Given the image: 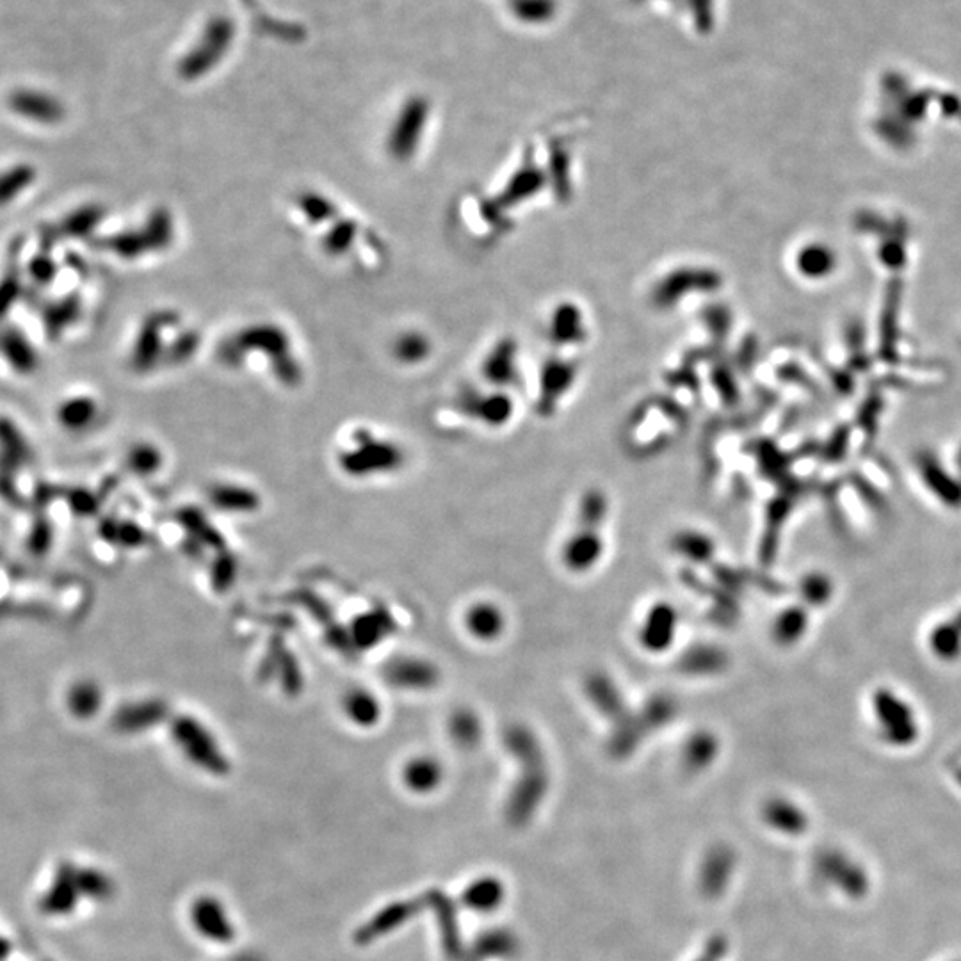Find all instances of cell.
<instances>
[{
	"instance_id": "cell-15",
	"label": "cell",
	"mask_w": 961,
	"mask_h": 961,
	"mask_svg": "<svg viewBox=\"0 0 961 961\" xmlns=\"http://www.w3.org/2000/svg\"><path fill=\"white\" fill-rule=\"evenodd\" d=\"M168 716H170L168 703L161 700H146L138 703L134 709H130L125 721L130 728L146 730V728L157 727L159 723L166 721Z\"/></svg>"
},
{
	"instance_id": "cell-4",
	"label": "cell",
	"mask_w": 961,
	"mask_h": 961,
	"mask_svg": "<svg viewBox=\"0 0 961 961\" xmlns=\"http://www.w3.org/2000/svg\"><path fill=\"white\" fill-rule=\"evenodd\" d=\"M680 618L670 602H655L648 607L638 625V643L643 652L661 655L670 652L679 638Z\"/></svg>"
},
{
	"instance_id": "cell-21",
	"label": "cell",
	"mask_w": 961,
	"mask_h": 961,
	"mask_svg": "<svg viewBox=\"0 0 961 961\" xmlns=\"http://www.w3.org/2000/svg\"><path fill=\"white\" fill-rule=\"evenodd\" d=\"M114 250L118 251L125 259H134V257H141L145 251H150V248H148L143 232H132V234H123L116 237L114 239Z\"/></svg>"
},
{
	"instance_id": "cell-12",
	"label": "cell",
	"mask_w": 961,
	"mask_h": 961,
	"mask_svg": "<svg viewBox=\"0 0 961 961\" xmlns=\"http://www.w3.org/2000/svg\"><path fill=\"white\" fill-rule=\"evenodd\" d=\"M403 780L413 791H429L442 780V766L429 755H417L404 764Z\"/></svg>"
},
{
	"instance_id": "cell-7",
	"label": "cell",
	"mask_w": 961,
	"mask_h": 961,
	"mask_svg": "<svg viewBox=\"0 0 961 961\" xmlns=\"http://www.w3.org/2000/svg\"><path fill=\"white\" fill-rule=\"evenodd\" d=\"M437 666L420 657H397L385 668V679L390 686L403 691H428L437 686Z\"/></svg>"
},
{
	"instance_id": "cell-11",
	"label": "cell",
	"mask_w": 961,
	"mask_h": 961,
	"mask_svg": "<svg viewBox=\"0 0 961 961\" xmlns=\"http://www.w3.org/2000/svg\"><path fill=\"white\" fill-rule=\"evenodd\" d=\"M210 502L227 513H251L259 509L260 497L255 490L239 485H216L209 493Z\"/></svg>"
},
{
	"instance_id": "cell-6",
	"label": "cell",
	"mask_w": 961,
	"mask_h": 961,
	"mask_svg": "<svg viewBox=\"0 0 961 961\" xmlns=\"http://www.w3.org/2000/svg\"><path fill=\"white\" fill-rule=\"evenodd\" d=\"M463 627L477 643H497L508 630V614L499 602L476 600L463 614Z\"/></svg>"
},
{
	"instance_id": "cell-8",
	"label": "cell",
	"mask_w": 961,
	"mask_h": 961,
	"mask_svg": "<svg viewBox=\"0 0 961 961\" xmlns=\"http://www.w3.org/2000/svg\"><path fill=\"white\" fill-rule=\"evenodd\" d=\"M175 324V315L171 312L150 315L139 330L138 344L134 348L132 364L139 371L154 369L162 353V328Z\"/></svg>"
},
{
	"instance_id": "cell-10",
	"label": "cell",
	"mask_w": 961,
	"mask_h": 961,
	"mask_svg": "<svg viewBox=\"0 0 961 961\" xmlns=\"http://www.w3.org/2000/svg\"><path fill=\"white\" fill-rule=\"evenodd\" d=\"M394 632V618L385 609L360 614L351 627V638L360 650H371Z\"/></svg>"
},
{
	"instance_id": "cell-22",
	"label": "cell",
	"mask_w": 961,
	"mask_h": 961,
	"mask_svg": "<svg viewBox=\"0 0 961 961\" xmlns=\"http://www.w3.org/2000/svg\"><path fill=\"white\" fill-rule=\"evenodd\" d=\"M200 346V335L196 332L182 333L177 342L171 346L170 355L173 362H184L196 353Z\"/></svg>"
},
{
	"instance_id": "cell-1",
	"label": "cell",
	"mask_w": 961,
	"mask_h": 961,
	"mask_svg": "<svg viewBox=\"0 0 961 961\" xmlns=\"http://www.w3.org/2000/svg\"><path fill=\"white\" fill-rule=\"evenodd\" d=\"M257 351L271 360L273 371L283 385L294 387L301 381V367L291 355V340L283 328L273 323L253 324L219 346V358L237 367L244 355Z\"/></svg>"
},
{
	"instance_id": "cell-16",
	"label": "cell",
	"mask_w": 961,
	"mask_h": 961,
	"mask_svg": "<svg viewBox=\"0 0 961 961\" xmlns=\"http://www.w3.org/2000/svg\"><path fill=\"white\" fill-rule=\"evenodd\" d=\"M298 207L303 212V216L310 219V223H326V221L332 223L333 219L339 218L335 205L326 196L314 191L301 194L298 198Z\"/></svg>"
},
{
	"instance_id": "cell-9",
	"label": "cell",
	"mask_w": 961,
	"mask_h": 961,
	"mask_svg": "<svg viewBox=\"0 0 961 961\" xmlns=\"http://www.w3.org/2000/svg\"><path fill=\"white\" fill-rule=\"evenodd\" d=\"M342 712L351 725L358 728L376 727L383 716L380 698L369 689H351L342 700Z\"/></svg>"
},
{
	"instance_id": "cell-18",
	"label": "cell",
	"mask_w": 961,
	"mask_h": 961,
	"mask_svg": "<svg viewBox=\"0 0 961 961\" xmlns=\"http://www.w3.org/2000/svg\"><path fill=\"white\" fill-rule=\"evenodd\" d=\"M449 734L453 735L454 741L460 744H474L477 737L481 735V723L474 712L458 711L454 712L449 719Z\"/></svg>"
},
{
	"instance_id": "cell-17",
	"label": "cell",
	"mask_w": 961,
	"mask_h": 961,
	"mask_svg": "<svg viewBox=\"0 0 961 961\" xmlns=\"http://www.w3.org/2000/svg\"><path fill=\"white\" fill-rule=\"evenodd\" d=\"M807 625V616L803 618V613L800 609L796 607H791L787 609L784 613L780 614L778 618H775L773 622V638L782 643V645H789V643H794L801 638L803 634V629Z\"/></svg>"
},
{
	"instance_id": "cell-2",
	"label": "cell",
	"mask_w": 961,
	"mask_h": 961,
	"mask_svg": "<svg viewBox=\"0 0 961 961\" xmlns=\"http://www.w3.org/2000/svg\"><path fill=\"white\" fill-rule=\"evenodd\" d=\"M353 442L355 445L339 456L340 469L344 474L362 479L390 474L403 467L404 453L401 447L372 437L371 431H355Z\"/></svg>"
},
{
	"instance_id": "cell-5",
	"label": "cell",
	"mask_w": 961,
	"mask_h": 961,
	"mask_svg": "<svg viewBox=\"0 0 961 961\" xmlns=\"http://www.w3.org/2000/svg\"><path fill=\"white\" fill-rule=\"evenodd\" d=\"M606 554V540L598 525H584L566 538L561 549L563 565L574 574H586L602 561Z\"/></svg>"
},
{
	"instance_id": "cell-19",
	"label": "cell",
	"mask_w": 961,
	"mask_h": 961,
	"mask_svg": "<svg viewBox=\"0 0 961 961\" xmlns=\"http://www.w3.org/2000/svg\"><path fill=\"white\" fill-rule=\"evenodd\" d=\"M428 349V340L424 339L422 335H419V333H404L403 337L397 340L394 353L401 362L413 364V362H419L424 356L428 355Z\"/></svg>"
},
{
	"instance_id": "cell-20",
	"label": "cell",
	"mask_w": 961,
	"mask_h": 961,
	"mask_svg": "<svg viewBox=\"0 0 961 961\" xmlns=\"http://www.w3.org/2000/svg\"><path fill=\"white\" fill-rule=\"evenodd\" d=\"M130 465H132V469L136 470L138 474H143V476L155 474L157 470L161 469V451L155 445H138L130 454Z\"/></svg>"
},
{
	"instance_id": "cell-13",
	"label": "cell",
	"mask_w": 961,
	"mask_h": 961,
	"mask_svg": "<svg viewBox=\"0 0 961 961\" xmlns=\"http://www.w3.org/2000/svg\"><path fill=\"white\" fill-rule=\"evenodd\" d=\"M356 235H358V225H356L355 219L340 218L339 216V218L333 219L332 227L328 228V232L324 235V250L328 251L333 257H340V255L348 253L351 244L355 243Z\"/></svg>"
},
{
	"instance_id": "cell-14",
	"label": "cell",
	"mask_w": 961,
	"mask_h": 961,
	"mask_svg": "<svg viewBox=\"0 0 961 961\" xmlns=\"http://www.w3.org/2000/svg\"><path fill=\"white\" fill-rule=\"evenodd\" d=\"M143 234H145L146 243H148L150 251L166 250V248L170 246L171 241H173V234H175V227H173V218H171L170 210H155L154 214L148 219Z\"/></svg>"
},
{
	"instance_id": "cell-3",
	"label": "cell",
	"mask_w": 961,
	"mask_h": 961,
	"mask_svg": "<svg viewBox=\"0 0 961 961\" xmlns=\"http://www.w3.org/2000/svg\"><path fill=\"white\" fill-rule=\"evenodd\" d=\"M171 737L187 759L210 773H225L228 760L218 741L202 721L182 714L171 723Z\"/></svg>"
}]
</instances>
